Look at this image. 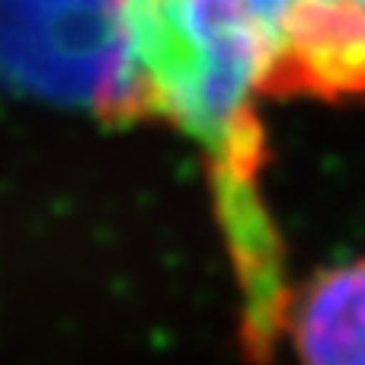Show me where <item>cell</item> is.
Instances as JSON below:
<instances>
[{
    "mask_svg": "<svg viewBox=\"0 0 365 365\" xmlns=\"http://www.w3.org/2000/svg\"><path fill=\"white\" fill-rule=\"evenodd\" d=\"M292 96L365 103V0H308Z\"/></svg>",
    "mask_w": 365,
    "mask_h": 365,
    "instance_id": "3",
    "label": "cell"
},
{
    "mask_svg": "<svg viewBox=\"0 0 365 365\" xmlns=\"http://www.w3.org/2000/svg\"><path fill=\"white\" fill-rule=\"evenodd\" d=\"M103 96L180 125L240 170L259 154L257 106L289 96L308 0H106Z\"/></svg>",
    "mask_w": 365,
    "mask_h": 365,
    "instance_id": "1",
    "label": "cell"
},
{
    "mask_svg": "<svg viewBox=\"0 0 365 365\" xmlns=\"http://www.w3.org/2000/svg\"><path fill=\"white\" fill-rule=\"evenodd\" d=\"M282 321L298 365H365V257L314 272Z\"/></svg>",
    "mask_w": 365,
    "mask_h": 365,
    "instance_id": "2",
    "label": "cell"
}]
</instances>
